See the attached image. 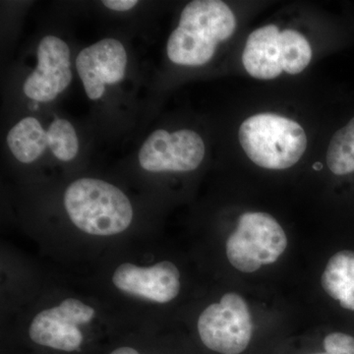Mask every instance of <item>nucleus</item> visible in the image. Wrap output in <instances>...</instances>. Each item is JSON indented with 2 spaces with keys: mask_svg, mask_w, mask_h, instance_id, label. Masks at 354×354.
Instances as JSON below:
<instances>
[{
  "mask_svg": "<svg viewBox=\"0 0 354 354\" xmlns=\"http://www.w3.org/2000/svg\"><path fill=\"white\" fill-rule=\"evenodd\" d=\"M113 283L127 295L158 304H167L180 290V272L169 261H162L151 267L124 263L114 271Z\"/></svg>",
  "mask_w": 354,
  "mask_h": 354,
  "instance_id": "obj_10",
  "label": "nucleus"
},
{
  "mask_svg": "<svg viewBox=\"0 0 354 354\" xmlns=\"http://www.w3.org/2000/svg\"><path fill=\"white\" fill-rule=\"evenodd\" d=\"M322 167L323 165L321 164H316L315 165H314V169H315L316 171H319V169H322Z\"/></svg>",
  "mask_w": 354,
  "mask_h": 354,
  "instance_id": "obj_20",
  "label": "nucleus"
},
{
  "mask_svg": "<svg viewBox=\"0 0 354 354\" xmlns=\"http://www.w3.org/2000/svg\"><path fill=\"white\" fill-rule=\"evenodd\" d=\"M321 285L342 308L354 311V251L344 249L330 257Z\"/></svg>",
  "mask_w": 354,
  "mask_h": 354,
  "instance_id": "obj_12",
  "label": "nucleus"
},
{
  "mask_svg": "<svg viewBox=\"0 0 354 354\" xmlns=\"http://www.w3.org/2000/svg\"><path fill=\"white\" fill-rule=\"evenodd\" d=\"M70 50L55 36H46L38 48V65L24 84V93L36 102L53 101L72 81Z\"/></svg>",
  "mask_w": 354,
  "mask_h": 354,
  "instance_id": "obj_8",
  "label": "nucleus"
},
{
  "mask_svg": "<svg viewBox=\"0 0 354 354\" xmlns=\"http://www.w3.org/2000/svg\"><path fill=\"white\" fill-rule=\"evenodd\" d=\"M111 354H140L136 349L129 348V346H122V348H116Z\"/></svg>",
  "mask_w": 354,
  "mask_h": 354,
  "instance_id": "obj_19",
  "label": "nucleus"
},
{
  "mask_svg": "<svg viewBox=\"0 0 354 354\" xmlns=\"http://www.w3.org/2000/svg\"><path fill=\"white\" fill-rule=\"evenodd\" d=\"M104 6L114 11H127L138 4L137 0H104Z\"/></svg>",
  "mask_w": 354,
  "mask_h": 354,
  "instance_id": "obj_18",
  "label": "nucleus"
},
{
  "mask_svg": "<svg viewBox=\"0 0 354 354\" xmlns=\"http://www.w3.org/2000/svg\"><path fill=\"white\" fill-rule=\"evenodd\" d=\"M236 19L220 0H195L181 13L178 27L167 41V57L174 64L200 66L208 64L216 46L234 35Z\"/></svg>",
  "mask_w": 354,
  "mask_h": 354,
  "instance_id": "obj_1",
  "label": "nucleus"
},
{
  "mask_svg": "<svg viewBox=\"0 0 354 354\" xmlns=\"http://www.w3.org/2000/svg\"><path fill=\"white\" fill-rule=\"evenodd\" d=\"M327 162L335 176L354 172V118L335 133L328 148Z\"/></svg>",
  "mask_w": 354,
  "mask_h": 354,
  "instance_id": "obj_15",
  "label": "nucleus"
},
{
  "mask_svg": "<svg viewBox=\"0 0 354 354\" xmlns=\"http://www.w3.org/2000/svg\"><path fill=\"white\" fill-rule=\"evenodd\" d=\"M279 32L277 26L268 25L249 35L242 55V62L249 75L260 80H272L281 75L283 70Z\"/></svg>",
  "mask_w": 354,
  "mask_h": 354,
  "instance_id": "obj_11",
  "label": "nucleus"
},
{
  "mask_svg": "<svg viewBox=\"0 0 354 354\" xmlns=\"http://www.w3.org/2000/svg\"><path fill=\"white\" fill-rule=\"evenodd\" d=\"M279 50L283 71L290 75L301 73L312 59V48L304 35L295 30L279 32Z\"/></svg>",
  "mask_w": 354,
  "mask_h": 354,
  "instance_id": "obj_14",
  "label": "nucleus"
},
{
  "mask_svg": "<svg viewBox=\"0 0 354 354\" xmlns=\"http://www.w3.org/2000/svg\"><path fill=\"white\" fill-rule=\"evenodd\" d=\"M64 207L77 228L97 236L121 234L133 220L127 195L101 179L80 178L70 184L65 191Z\"/></svg>",
  "mask_w": 354,
  "mask_h": 354,
  "instance_id": "obj_2",
  "label": "nucleus"
},
{
  "mask_svg": "<svg viewBox=\"0 0 354 354\" xmlns=\"http://www.w3.org/2000/svg\"><path fill=\"white\" fill-rule=\"evenodd\" d=\"M325 353L311 354H354V337L344 333H332L324 339Z\"/></svg>",
  "mask_w": 354,
  "mask_h": 354,
  "instance_id": "obj_17",
  "label": "nucleus"
},
{
  "mask_svg": "<svg viewBox=\"0 0 354 354\" xmlns=\"http://www.w3.org/2000/svg\"><path fill=\"white\" fill-rule=\"evenodd\" d=\"M127 53L118 39H104L80 51L76 68L88 99H101L106 85L120 82L124 78Z\"/></svg>",
  "mask_w": 354,
  "mask_h": 354,
  "instance_id": "obj_9",
  "label": "nucleus"
},
{
  "mask_svg": "<svg viewBox=\"0 0 354 354\" xmlns=\"http://www.w3.org/2000/svg\"><path fill=\"white\" fill-rule=\"evenodd\" d=\"M205 144L189 129L153 132L139 152L142 169L150 172H186L196 169L205 157Z\"/></svg>",
  "mask_w": 354,
  "mask_h": 354,
  "instance_id": "obj_6",
  "label": "nucleus"
},
{
  "mask_svg": "<svg viewBox=\"0 0 354 354\" xmlns=\"http://www.w3.org/2000/svg\"><path fill=\"white\" fill-rule=\"evenodd\" d=\"M253 322L245 300L230 292L202 312L198 333L203 344L221 354H241L252 337Z\"/></svg>",
  "mask_w": 354,
  "mask_h": 354,
  "instance_id": "obj_5",
  "label": "nucleus"
},
{
  "mask_svg": "<svg viewBox=\"0 0 354 354\" xmlns=\"http://www.w3.org/2000/svg\"><path fill=\"white\" fill-rule=\"evenodd\" d=\"M288 247L285 230L269 214L250 212L239 216L225 245L227 259L235 269L253 272L272 264Z\"/></svg>",
  "mask_w": 354,
  "mask_h": 354,
  "instance_id": "obj_4",
  "label": "nucleus"
},
{
  "mask_svg": "<svg viewBox=\"0 0 354 354\" xmlns=\"http://www.w3.org/2000/svg\"><path fill=\"white\" fill-rule=\"evenodd\" d=\"M7 145L23 164L38 160L48 147V132L35 118L20 120L7 135Z\"/></svg>",
  "mask_w": 354,
  "mask_h": 354,
  "instance_id": "obj_13",
  "label": "nucleus"
},
{
  "mask_svg": "<svg viewBox=\"0 0 354 354\" xmlns=\"http://www.w3.org/2000/svg\"><path fill=\"white\" fill-rule=\"evenodd\" d=\"M46 132L48 147L58 160L69 162L76 157L79 151L78 137L75 128L68 120H55Z\"/></svg>",
  "mask_w": 354,
  "mask_h": 354,
  "instance_id": "obj_16",
  "label": "nucleus"
},
{
  "mask_svg": "<svg viewBox=\"0 0 354 354\" xmlns=\"http://www.w3.org/2000/svg\"><path fill=\"white\" fill-rule=\"evenodd\" d=\"M239 142L254 164L276 171L293 167L307 147L301 125L274 113L256 114L244 121L239 128Z\"/></svg>",
  "mask_w": 354,
  "mask_h": 354,
  "instance_id": "obj_3",
  "label": "nucleus"
},
{
  "mask_svg": "<svg viewBox=\"0 0 354 354\" xmlns=\"http://www.w3.org/2000/svg\"><path fill=\"white\" fill-rule=\"evenodd\" d=\"M95 309L75 298H66L57 306L43 310L35 317L29 335L35 344L57 351H76L83 342L79 326L90 323Z\"/></svg>",
  "mask_w": 354,
  "mask_h": 354,
  "instance_id": "obj_7",
  "label": "nucleus"
}]
</instances>
